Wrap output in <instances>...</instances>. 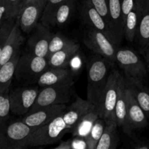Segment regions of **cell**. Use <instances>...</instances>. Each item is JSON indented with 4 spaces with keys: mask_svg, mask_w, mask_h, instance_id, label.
Instances as JSON below:
<instances>
[{
    "mask_svg": "<svg viewBox=\"0 0 149 149\" xmlns=\"http://www.w3.org/2000/svg\"><path fill=\"white\" fill-rule=\"evenodd\" d=\"M115 63L97 55L92 58L87 67V99L95 106L100 103L103 90L109 80Z\"/></svg>",
    "mask_w": 149,
    "mask_h": 149,
    "instance_id": "1",
    "label": "cell"
},
{
    "mask_svg": "<svg viewBox=\"0 0 149 149\" xmlns=\"http://www.w3.org/2000/svg\"><path fill=\"white\" fill-rule=\"evenodd\" d=\"M68 131L69 130L62 114L49 123L35 129L29 140V148L56 144Z\"/></svg>",
    "mask_w": 149,
    "mask_h": 149,
    "instance_id": "2",
    "label": "cell"
},
{
    "mask_svg": "<svg viewBox=\"0 0 149 149\" xmlns=\"http://www.w3.org/2000/svg\"><path fill=\"white\" fill-rule=\"evenodd\" d=\"M34 130L22 120L8 124L0 131V149L29 148V140Z\"/></svg>",
    "mask_w": 149,
    "mask_h": 149,
    "instance_id": "3",
    "label": "cell"
},
{
    "mask_svg": "<svg viewBox=\"0 0 149 149\" xmlns=\"http://www.w3.org/2000/svg\"><path fill=\"white\" fill-rule=\"evenodd\" d=\"M48 68L47 58L36 56L28 51L20 56L15 76L19 81L37 82L40 76Z\"/></svg>",
    "mask_w": 149,
    "mask_h": 149,
    "instance_id": "4",
    "label": "cell"
},
{
    "mask_svg": "<svg viewBox=\"0 0 149 149\" xmlns=\"http://www.w3.org/2000/svg\"><path fill=\"white\" fill-rule=\"evenodd\" d=\"M73 86L72 84H67L42 87L28 113H33L40 108L50 105L67 104L76 95Z\"/></svg>",
    "mask_w": 149,
    "mask_h": 149,
    "instance_id": "5",
    "label": "cell"
},
{
    "mask_svg": "<svg viewBox=\"0 0 149 149\" xmlns=\"http://www.w3.org/2000/svg\"><path fill=\"white\" fill-rule=\"evenodd\" d=\"M120 74L116 68L111 71L109 80L103 90L100 103L97 108L99 116L103 118L106 123L116 122L115 116L116 100L118 94V79Z\"/></svg>",
    "mask_w": 149,
    "mask_h": 149,
    "instance_id": "6",
    "label": "cell"
},
{
    "mask_svg": "<svg viewBox=\"0 0 149 149\" xmlns=\"http://www.w3.org/2000/svg\"><path fill=\"white\" fill-rule=\"evenodd\" d=\"M83 41L84 45L97 55L116 63V55L119 48L103 32L88 27L84 32Z\"/></svg>",
    "mask_w": 149,
    "mask_h": 149,
    "instance_id": "7",
    "label": "cell"
},
{
    "mask_svg": "<svg viewBox=\"0 0 149 149\" xmlns=\"http://www.w3.org/2000/svg\"><path fill=\"white\" fill-rule=\"evenodd\" d=\"M116 63L125 75L141 80L144 82L148 75L146 63L135 50L125 48L119 49L116 55Z\"/></svg>",
    "mask_w": 149,
    "mask_h": 149,
    "instance_id": "8",
    "label": "cell"
},
{
    "mask_svg": "<svg viewBox=\"0 0 149 149\" xmlns=\"http://www.w3.org/2000/svg\"><path fill=\"white\" fill-rule=\"evenodd\" d=\"M39 87L34 86L18 87L10 90V111L17 116H24L29 113L39 94Z\"/></svg>",
    "mask_w": 149,
    "mask_h": 149,
    "instance_id": "9",
    "label": "cell"
},
{
    "mask_svg": "<svg viewBox=\"0 0 149 149\" xmlns=\"http://www.w3.org/2000/svg\"><path fill=\"white\" fill-rule=\"evenodd\" d=\"M66 104H56L40 108L33 113H27L22 119L24 123L33 129L47 125L58 116L63 114Z\"/></svg>",
    "mask_w": 149,
    "mask_h": 149,
    "instance_id": "10",
    "label": "cell"
},
{
    "mask_svg": "<svg viewBox=\"0 0 149 149\" xmlns=\"http://www.w3.org/2000/svg\"><path fill=\"white\" fill-rule=\"evenodd\" d=\"M52 33L49 29L39 23L31 32L27 42L29 52L36 56L47 58L49 45Z\"/></svg>",
    "mask_w": 149,
    "mask_h": 149,
    "instance_id": "11",
    "label": "cell"
},
{
    "mask_svg": "<svg viewBox=\"0 0 149 149\" xmlns=\"http://www.w3.org/2000/svg\"><path fill=\"white\" fill-rule=\"evenodd\" d=\"M47 0H39L23 6L17 16L19 26L23 32L31 33L41 20Z\"/></svg>",
    "mask_w": 149,
    "mask_h": 149,
    "instance_id": "12",
    "label": "cell"
},
{
    "mask_svg": "<svg viewBox=\"0 0 149 149\" xmlns=\"http://www.w3.org/2000/svg\"><path fill=\"white\" fill-rule=\"evenodd\" d=\"M81 15L82 20L86 24L88 25L89 27L103 32L111 42L117 45L114 36L108 23L87 0H83L81 3Z\"/></svg>",
    "mask_w": 149,
    "mask_h": 149,
    "instance_id": "13",
    "label": "cell"
},
{
    "mask_svg": "<svg viewBox=\"0 0 149 149\" xmlns=\"http://www.w3.org/2000/svg\"><path fill=\"white\" fill-rule=\"evenodd\" d=\"M127 123L131 132L145 128L148 125V117L135 98L130 90L125 86Z\"/></svg>",
    "mask_w": 149,
    "mask_h": 149,
    "instance_id": "14",
    "label": "cell"
},
{
    "mask_svg": "<svg viewBox=\"0 0 149 149\" xmlns=\"http://www.w3.org/2000/svg\"><path fill=\"white\" fill-rule=\"evenodd\" d=\"M95 109H96L95 106L87 99L84 100L77 96L76 100L66 108L63 114L68 130H71L83 116Z\"/></svg>",
    "mask_w": 149,
    "mask_h": 149,
    "instance_id": "15",
    "label": "cell"
},
{
    "mask_svg": "<svg viewBox=\"0 0 149 149\" xmlns=\"http://www.w3.org/2000/svg\"><path fill=\"white\" fill-rule=\"evenodd\" d=\"M36 83L40 87L60 84H74V74L68 68H48L40 76Z\"/></svg>",
    "mask_w": 149,
    "mask_h": 149,
    "instance_id": "16",
    "label": "cell"
},
{
    "mask_svg": "<svg viewBox=\"0 0 149 149\" xmlns=\"http://www.w3.org/2000/svg\"><path fill=\"white\" fill-rule=\"evenodd\" d=\"M115 116L118 127L122 128L127 135L132 136V132L130 130L127 116V101L125 95V81L123 73H120L118 79V94L116 100Z\"/></svg>",
    "mask_w": 149,
    "mask_h": 149,
    "instance_id": "17",
    "label": "cell"
},
{
    "mask_svg": "<svg viewBox=\"0 0 149 149\" xmlns=\"http://www.w3.org/2000/svg\"><path fill=\"white\" fill-rule=\"evenodd\" d=\"M110 28L119 46L124 37L125 20L122 10L121 0H108Z\"/></svg>",
    "mask_w": 149,
    "mask_h": 149,
    "instance_id": "18",
    "label": "cell"
},
{
    "mask_svg": "<svg viewBox=\"0 0 149 149\" xmlns=\"http://www.w3.org/2000/svg\"><path fill=\"white\" fill-rule=\"evenodd\" d=\"M24 37L22 35V31L19 26L18 20H16L14 26L10 31V35L7 38L5 42L4 47H3L2 52L0 57V68L4 63L10 61L14 54L19 50L20 46L23 44Z\"/></svg>",
    "mask_w": 149,
    "mask_h": 149,
    "instance_id": "19",
    "label": "cell"
},
{
    "mask_svg": "<svg viewBox=\"0 0 149 149\" xmlns=\"http://www.w3.org/2000/svg\"><path fill=\"white\" fill-rule=\"evenodd\" d=\"M125 86L129 89L149 119V90L143 81L124 74Z\"/></svg>",
    "mask_w": 149,
    "mask_h": 149,
    "instance_id": "20",
    "label": "cell"
},
{
    "mask_svg": "<svg viewBox=\"0 0 149 149\" xmlns=\"http://www.w3.org/2000/svg\"><path fill=\"white\" fill-rule=\"evenodd\" d=\"M80 45L75 42L73 45L55 52L48 58L49 68H67L70 61L74 58Z\"/></svg>",
    "mask_w": 149,
    "mask_h": 149,
    "instance_id": "21",
    "label": "cell"
},
{
    "mask_svg": "<svg viewBox=\"0 0 149 149\" xmlns=\"http://www.w3.org/2000/svg\"><path fill=\"white\" fill-rule=\"evenodd\" d=\"M20 56V50H17L11 59L0 68V93L10 89L12 80L15 74L16 67Z\"/></svg>",
    "mask_w": 149,
    "mask_h": 149,
    "instance_id": "22",
    "label": "cell"
},
{
    "mask_svg": "<svg viewBox=\"0 0 149 149\" xmlns=\"http://www.w3.org/2000/svg\"><path fill=\"white\" fill-rule=\"evenodd\" d=\"M117 127L116 122L106 124L96 149H115L117 148L120 141Z\"/></svg>",
    "mask_w": 149,
    "mask_h": 149,
    "instance_id": "23",
    "label": "cell"
},
{
    "mask_svg": "<svg viewBox=\"0 0 149 149\" xmlns=\"http://www.w3.org/2000/svg\"><path fill=\"white\" fill-rule=\"evenodd\" d=\"M141 53L149 45V6L143 11L135 39Z\"/></svg>",
    "mask_w": 149,
    "mask_h": 149,
    "instance_id": "24",
    "label": "cell"
},
{
    "mask_svg": "<svg viewBox=\"0 0 149 149\" xmlns=\"http://www.w3.org/2000/svg\"><path fill=\"white\" fill-rule=\"evenodd\" d=\"M76 6V0H65L58 7L54 13L51 27L62 26L68 23Z\"/></svg>",
    "mask_w": 149,
    "mask_h": 149,
    "instance_id": "25",
    "label": "cell"
},
{
    "mask_svg": "<svg viewBox=\"0 0 149 149\" xmlns=\"http://www.w3.org/2000/svg\"><path fill=\"white\" fill-rule=\"evenodd\" d=\"M100 117L97 109L89 112L83 116L77 125L72 128V134L74 136H79L86 138L91 131L95 122Z\"/></svg>",
    "mask_w": 149,
    "mask_h": 149,
    "instance_id": "26",
    "label": "cell"
},
{
    "mask_svg": "<svg viewBox=\"0 0 149 149\" xmlns=\"http://www.w3.org/2000/svg\"><path fill=\"white\" fill-rule=\"evenodd\" d=\"M141 14L142 13L138 11L136 8H134L130 12L125 19L124 36L128 42H132L135 39Z\"/></svg>",
    "mask_w": 149,
    "mask_h": 149,
    "instance_id": "27",
    "label": "cell"
},
{
    "mask_svg": "<svg viewBox=\"0 0 149 149\" xmlns=\"http://www.w3.org/2000/svg\"><path fill=\"white\" fill-rule=\"evenodd\" d=\"M106 125V121L101 117H99L95 121L91 131L85 138L88 149H96L97 148V143L103 135Z\"/></svg>",
    "mask_w": 149,
    "mask_h": 149,
    "instance_id": "28",
    "label": "cell"
},
{
    "mask_svg": "<svg viewBox=\"0 0 149 149\" xmlns=\"http://www.w3.org/2000/svg\"><path fill=\"white\" fill-rule=\"evenodd\" d=\"M75 42H74V40L69 39L67 36H65V35L62 34L61 33H52V38H51L49 45L47 59L53 53L73 45Z\"/></svg>",
    "mask_w": 149,
    "mask_h": 149,
    "instance_id": "29",
    "label": "cell"
},
{
    "mask_svg": "<svg viewBox=\"0 0 149 149\" xmlns=\"http://www.w3.org/2000/svg\"><path fill=\"white\" fill-rule=\"evenodd\" d=\"M10 89L0 93V131L7 125L10 111Z\"/></svg>",
    "mask_w": 149,
    "mask_h": 149,
    "instance_id": "30",
    "label": "cell"
},
{
    "mask_svg": "<svg viewBox=\"0 0 149 149\" xmlns=\"http://www.w3.org/2000/svg\"><path fill=\"white\" fill-rule=\"evenodd\" d=\"M65 0H47L46 5L41 18V23L48 27L51 28V22L54 13L60 5Z\"/></svg>",
    "mask_w": 149,
    "mask_h": 149,
    "instance_id": "31",
    "label": "cell"
},
{
    "mask_svg": "<svg viewBox=\"0 0 149 149\" xmlns=\"http://www.w3.org/2000/svg\"><path fill=\"white\" fill-rule=\"evenodd\" d=\"M17 17H10L3 23L1 26L0 27V57H1V52H2L3 47H4L5 42L10 35L12 29L15 23Z\"/></svg>",
    "mask_w": 149,
    "mask_h": 149,
    "instance_id": "32",
    "label": "cell"
},
{
    "mask_svg": "<svg viewBox=\"0 0 149 149\" xmlns=\"http://www.w3.org/2000/svg\"><path fill=\"white\" fill-rule=\"evenodd\" d=\"M87 1L100 13V15L104 18V20H106V22L110 27V19H109L108 0H87Z\"/></svg>",
    "mask_w": 149,
    "mask_h": 149,
    "instance_id": "33",
    "label": "cell"
},
{
    "mask_svg": "<svg viewBox=\"0 0 149 149\" xmlns=\"http://www.w3.org/2000/svg\"><path fill=\"white\" fill-rule=\"evenodd\" d=\"M10 9V17H16L18 16L23 8V0H6Z\"/></svg>",
    "mask_w": 149,
    "mask_h": 149,
    "instance_id": "34",
    "label": "cell"
},
{
    "mask_svg": "<svg viewBox=\"0 0 149 149\" xmlns=\"http://www.w3.org/2000/svg\"><path fill=\"white\" fill-rule=\"evenodd\" d=\"M127 148L131 149H149V140L132 139L125 146Z\"/></svg>",
    "mask_w": 149,
    "mask_h": 149,
    "instance_id": "35",
    "label": "cell"
},
{
    "mask_svg": "<svg viewBox=\"0 0 149 149\" xmlns=\"http://www.w3.org/2000/svg\"><path fill=\"white\" fill-rule=\"evenodd\" d=\"M10 9L6 0H0V27L5 20L10 18Z\"/></svg>",
    "mask_w": 149,
    "mask_h": 149,
    "instance_id": "36",
    "label": "cell"
},
{
    "mask_svg": "<svg viewBox=\"0 0 149 149\" xmlns=\"http://www.w3.org/2000/svg\"><path fill=\"white\" fill-rule=\"evenodd\" d=\"M71 149H88L85 138L79 136H74L70 139Z\"/></svg>",
    "mask_w": 149,
    "mask_h": 149,
    "instance_id": "37",
    "label": "cell"
},
{
    "mask_svg": "<svg viewBox=\"0 0 149 149\" xmlns=\"http://www.w3.org/2000/svg\"><path fill=\"white\" fill-rule=\"evenodd\" d=\"M121 1H122V14H123L124 20H125L130 12L135 8V0H121Z\"/></svg>",
    "mask_w": 149,
    "mask_h": 149,
    "instance_id": "38",
    "label": "cell"
},
{
    "mask_svg": "<svg viewBox=\"0 0 149 149\" xmlns=\"http://www.w3.org/2000/svg\"><path fill=\"white\" fill-rule=\"evenodd\" d=\"M149 6V0H135V8L141 13Z\"/></svg>",
    "mask_w": 149,
    "mask_h": 149,
    "instance_id": "39",
    "label": "cell"
},
{
    "mask_svg": "<svg viewBox=\"0 0 149 149\" xmlns=\"http://www.w3.org/2000/svg\"><path fill=\"white\" fill-rule=\"evenodd\" d=\"M55 149H71V141L69 140L61 141L58 145L54 147Z\"/></svg>",
    "mask_w": 149,
    "mask_h": 149,
    "instance_id": "40",
    "label": "cell"
},
{
    "mask_svg": "<svg viewBox=\"0 0 149 149\" xmlns=\"http://www.w3.org/2000/svg\"><path fill=\"white\" fill-rule=\"evenodd\" d=\"M143 55L144 58H145L146 65L148 72L149 73V45L146 48V49L144 50V52H143Z\"/></svg>",
    "mask_w": 149,
    "mask_h": 149,
    "instance_id": "41",
    "label": "cell"
},
{
    "mask_svg": "<svg viewBox=\"0 0 149 149\" xmlns=\"http://www.w3.org/2000/svg\"><path fill=\"white\" fill-rule=\"evenodd\" d=\"M39 1V0H23V6L26 5V4H29V3H31V2H33V1Z\"/></svg>",
    "mask_w": 149,
    "mask_h": 149,
    "instance_id": "42",
    "label": "cell"
}]
</instances>
